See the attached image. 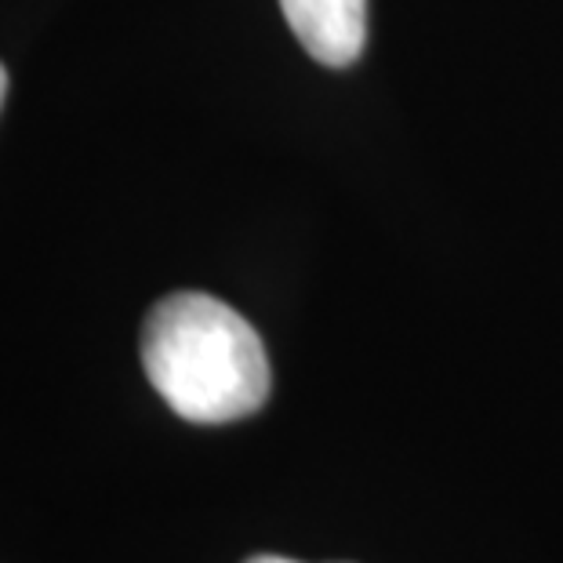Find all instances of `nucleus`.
Returning <instances> with one entry per match:
<instances>
[{
    "instance_id": "obj_1",
    "label": "nucleus",
    "mask_w": 563,
    "mask_h": 563,
    "mask_svg": "<svg viewBox=\"0 0 563 563\" xmlns=\"http://www.w3.org/2000/svg\"><path fill=\"white\" fill-rule=\"evenodd\" d=\"M142 367L167 407L197 426L255 415L269 397V356L258 331L225 302L178 291L150 309Z\"/></svg>"
},
{
    "instance_id": "obj_2",
    "label": "nucleus",
    "mask_w": 563,
    "mask_h": 563,
    "mask_svg": "<svg viewBox=\"0 0 563 563\" xmlns=\"http://www.w3.org/2000/svg\"><path fill=\"white\" fill-rule=\"evenodd\" d=\"M298 44L323 66H353L367 44V0H280Z\"/></svg>"
},
{
    "instance_id": "obj_3",
    "label": "nucleus",
    "mask_w": 563,
    "mask_h": 563,
    "mask_svg": "<svg viewBox=\"0 0 563 563\" xmlns=\"http://www.w3.org/2000/svg\"><path fill=\"white\" fill-rule=\"evenodd\" d=\"M247 563H295V560H287V556H251Z\"/></svg>"
},
{
    "instance_id": "obj_4",
    "label": "nucleus",
    "mask_w": 563,
    "mask_h": 563,
    "mask_svg": "<svg viewBox=\"0 0 563 563\" xmlns=\"http://www.w3.org/2000/svg\"><path fill=\"white\" fill-rule=\"evenodd\" d=\"M4 95H8V74H4V66H0V106H4Z\"/></svg>"
}]
</instances>
